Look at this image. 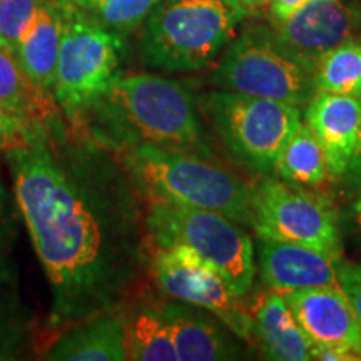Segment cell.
I'll list each match as a JSON object with an SVG mask.
<instances>
[{"mask_svg":"<svg viewBox=\"0 0 361 361\" xmlns=\"http://www.w3.org/2000/svg\"><path fill=\"white\" fill-rule=\"evenodd\" d=\"M305 123L322 144L329 178L343 179L358 141L361 97L316 90L306 104Z\"/></svg>","mask_w":361,"mask_h":361,"instance_id":"obj_15","label":"cell"},{"mask_svg":"<svg viewBox=\"0 0 361 361\" xmlns=\"http://www.w3.org/2000/svg\"><path fill=\"white\" fill-rule=\"evenodd\" d=\"M6 157L51 288L49 331L59 336L128 303L146 261L147 231L141 192L121 157L62 114L30 126Z\"/></svg>","mask_w":361,"mask_h":361,"instance_id":"obj_1","label":"cell"},{"mask_svg":"<svg viewBox=\"0 0 361 361\" xmlns=\"http://www.w3.org/2000/svg\"><path fill=\"white\" fill-rule=\"evenodd\" d=\"M283 298L311 348L343 350L361 360V324L340 288L288 291Z\"/></svg>","mask_w":361,"mask_h":361,"instance_id":"obj_13","label":"cell"},{"mask_svg":"<svg viewBox=\"0 0 361 361\" xmlns=\"http://www.w3.org/2000/svg\"><path fill=\"white\" fill-rule=\"evenodd\" d=\"M123 316L124 341L128 360L134 361H176L173 336L162 316L161 305L146 300L133 301L119 308Z\"/></svg>","mask_w":361,"mask_h":361,"instance_id":"obj_20","label":"cell"},{"mask_svg":"<svg viewBox=\"0 0 361 361\" xmlns=\"http://www.w3.org/2000/svg\"><path fill=\"white\" fill-rule=\"evenodd\" d=\"M40 0H0V47L16 54Z\"/></svg>","mask_w":361,"mask_h":361,"instance_id":"obj_25","label":"cell"},{"mask_svg":"<svg viewBox=\"0 0 361 361\" xmlns=\"http://www.w3.org/2000/svg\"><path fill=\"white\" fill-rule=\"evenodd\" d=\"M259 274L271 291L279 295L311 288H340L338 263L322 251L258 236Z\"/></svg>","mask_w":361,"mask_h":361,"instance_id":"obj_14","label":"cell"},{"mask_svg":"<svg viewBox=\"0 0 361 361\" xmlns=\"http://www.w3.org/2000/svg\"><path fill=\"white\" fill-rule=\"evenodd\" d=\"M157 2L159 0H79L72 6L87 13L97 24L124 37L146 20Z\"/></svg>","mask_w":361,"mask_h":361,"instance_id":"obj_24","label":"cell"},{"mask_svg":"<svg viewBox=\"0 0 361 361\" xmlns=\"http://www.w3.org/2000/svg\"><path fill=\"white\" fill-rule=\"evenodd\" d=\"M223 90L303 107L314 94L313 74L274 44L268 29H250L233 39L213 72Z\"/></svg>","mask_w":361,"mask_h":361,"instance_id":"obj_8","label":"cell"},{"mask_svg":"<svg viewBox=\"0 0 361 361\" xmlns=\"http://www.w3.org/2000/svg\"><path fill=\"white\" fill-rule=\"evenodd\" d=\"M314 92L361 97V39H350L316 62Z\"/></svg>","mask_w":361,"mask_h":361,"instance_id":"obj_23","label":"cell"},{"mask_svg":"<svg viewBox=\"0 0 361 361\" xmlns=\"http://www.w3.org/2000/svg\"><path fill=\"white\" fill-rule=\"evenodd\" d=\"M17 213L0 179V361L29 358L35 350L37 328L24 293L17 263Z\"/></svg>","mask_w":361,"mask_h":361,"instance_id":"obj_11","label":"cell"},{"mask_svg":"<svg viewBox=\"0 0 361 361\" xmlns=\"http://www.w3.org/2000/svg\"><path fill=\"white\" fill-rule=\"evenodd\" d=\"M180 361H224L241 356L229 329L209 311L174 301L161 305Z\"/></svg>","mask_w":361,"mask_h":361,"instance_id":"obj_16","label":"cell"},{"mask_svg":"<svg viewBox=\"0 0 361 361\" xmlns=\"http://www.w3.org/2000/svg\"><path fill=\"white\" fill-rule=\"evenodd\" d=\"M247 16L241 0H159L139 40L147 67L192 72L213 64Z\"/></svg>","mask_w":361,"mask_h":361,"instance_id":"obj_4","label":"cell"},{"mask_svg":"<svg viewBox=\"0 0 361 361\" xmlns=\"http://www.w3.org/2000/svg\"><path fill=\"white\" fill-rule=\"evenodd\" d=\"M338 281L340 290L350 300L361 324V264L338 263Z\"/></svg>","mask_w":361,"mask_h":361,"instance_id":"obj_27","label":"cell"},{"mask_svg":"<svg viewBox=\"0 0 361 361\" xmlns=\"http://www.w3.org/2000/svg\"><path fill=\"white\" fill-rule=\"evenodd\" d=\"M66 2H69V4H75V2H79V0H66Z\"/></svg>","mask_w":361,"mask_h":361,"instance_id":"obj_32","label":"cell"},{"mask_svg":"<svg viewBox=\"0 0 361 361\" xmlns=\"http://www.w3.org/2000/svg\"><path fill=\"white\" fill-rule=\"evenodd\" d=\"M252 335L268 360H313L311 343L293 316L283 295L271 291L252 311Z\"/></svg>","mask_w":361,"mask_h":361,"instance_id":"obj_19","label":"cell"},{"mask_svg":"<svg viewBox=\"0 0 361 361\" xmlns=\"http://www.w3.org/2000/svg\"><path fill=\"white\" fill-rule=\"evenodd\" d=\"M343 179L346 180V184L351 189H360L361 188V124H360V133H358V141H356V147L351 161L348 164Z\"/></svg>","mask_w":361,"mask_h":361,"instance_id":"obj_29","label":"cell"},{"mask_svg":"<svg viewBox=\"0 0 361 361\" xmlns=\"http://www.w3.org/2000/svg\"><path fill=\"white\" fill-rule=\"evenodd\" d=\"M72 128L117 154L147 142L214 159L191 92L162 75L121 74Z\"/></svg>","mask_w":361,"mask_h":361,"instance_id":"obj_2","label":"cell"},{"mask_svg":"<svg viewBox=\"0 0 361 361\" xmlns=\"http://www.w3.org/2000/svg\"><path fill=\"white\" fill-rule=\"evenodd\" d=\"M49 361L128 360L121 311H111L67 328L45 351Z\"/></svg>","mask_w":361,"mask_h":361,"instance_id":"obj_17","label":"cell"},{"mask_svg":"<svg viewBox=\"0 0 361 361\" xmlns=\"http://www.w3.org/2000/svg\"><path fill=\"white\" fill-rule=\"evenodd\" d=\"M117 156L147 201L214 211L252 228L251 186L214 159L147 142L126 149Z\"/></svg>","mask_w":361,"mask_h":361,"instance_id":"obj_3","label":"cell"},{"mask_svg":"<svg viewBox=\"0 0 361 361\" xmlns=\"http://www.w3.org/2000/svg\"><path fill=\"white\" fill-rule=\"evenodd\" d=\"M311 0H271L269 2V12H271V20H284L300 11L301 7Z\"/></svg>","mask_w":361,"mask_h":361,"instance_id":"obj_28","label":"cell"},{"mask_svg":"<svg viewBox=\"0 0 361 361\" xmlns=\"http://www.w3.org/2000/svg\"><path fill=\"white\" fill-rule=\"evenodd\" d=\"M64 8L61 0H40L32 22L22 35L16 56L32 82L54 96Z\"/></svg>","mask_w":361,"mask_h":361,"instance_id":"obj_18","label":"cell"},{"mask_svg":"<svg viewBox=\"0 0 361 361\" xmlns=\"http://www.w3.org/2000/svg\"><path fill=\"white\" fill-rule=\"evenodd\" d=\"M251 189L252 229L258 236L296 243L341 259V226L329 202L268 178Z\"/></svg>","mask_w":361,"mask_h":361,"instance_id":"obj_9","label":"cell"},{"mask_svg":"<svg viewBox=\"0 0 361 361\" xmlns=\"http://www.w3.org/2000/svg\"><path fill=\"white\" fill-rule=\"evenodd\" d=\"M0 102L32 124L62 114L54 96L40 90L16 54L4 47H0Z\"/></svg>","mask_w":361,"mask_h":361,"instance_id":"obj_21","label":"cell"},{"mask_svg":"<svg viewBox=\"0 0 361 361\" xmlns=\"http://www.w3.org/2000/svg\"><path fill=\"white\" fill-rule=\"evenodd\" d=\"M274 173L296 186H322L326 180L328 168L323 147L306 123H301L284 144Z\"/></svg>","mask_w":361,"mask_h":361,"instance_id":"obj_22","label":"cell"},{"mask_svg":"<svg viewBox=\"0 0 361 361\" xmlns=\"http://www.w3.org/2000/svg\"><path fill=\"white\" fill-rule=\"evenodd\" d=\"M360 17L341 0H311L284 20H271L274 44L313 74L324 54L355 37Z\"/></svg>","mask_w":361,"mask_h":361,"instance_id":"obj_12","label":"cell"},{"mask_svg":"<svg viewBox=\"0 0 361 361\" xmlns=\"http://www.w3.org/2000/svg\"><path fill=\"white\" fill-rule=\"evenodd\" d=\"M346 226H348L351 236L358 245H361V188L358 189V196L355 197L348 207L346 214Z\"/></svg>","mask_w":361,"mask_h":361,"instance_id":"obj_30","label":"cell"},{"mask_svg":"<svg viewBox=\"0 0 361 361\" xmlns=\"http://www.w3.org/2000/svg\"><path fill=\"white\" fill-rule=\"evenodd\" d=\"M30 126L32 123L0 102V152H7L8 149L22 144Z\"/></svg>","mask_w":361,"mask_h":361,"instance_id":"obj_26","label":"cell"},{"mask_svg":"<svg viewBox=\"0 0 361 361\" xmlns=\"http://www.w3.org/2000/svg\"><path fill=\"white\" fill-rule=\"evenodd\" d=\"M61 2L64 25L54 99L67 123L75 126L121 75L124 37L97 24L72 4Z\"/></svg>","mask_w":361,"mask_h":361,"instance_id":"obj_6","label":"cell"},{"mask_svg":"<svg viewBox=\"0 0 361 361\" xmlns=\"http://www.w3.org/2000/svg\"><path fill=\"white\" fill-rule=\"evenodd\" d=\"M156 286L173 298L213 313L241 340L252 338V313L226 279L188 247L157 250L151 259Z\"/></svg>","mask_w":361,"mask_h":361,"instance_id":"obj_10","label":"cell"},{"mask_svg":"<svg viewBox=\"0 0 361 361\" xmlns=\"http://www.w3.org/2000/svg\"><path fill=\"white\" fill-rule=\"evenodd\" d=\"M149 241L156 250L188 247L218 271L238 296L255 281V245L241 224L214 211L147 201L144 213Z\"/></svg>","mask_w":361,"mask_h":361,"instance_id":"obj_5","label":"cell"},{"mask_svg":"<svg viewBox=\"0 0 361 361\" xmlns=\"http://www.w3.org/2000/svg\"><path fill=\"white\" fill-rule=\"evenodd\" d=\"M204 111L231 156L261 176L274 173L284 144L303 123L301 107L233 90L202 99Z\"/></svg>","mask_w":361,"mask_h":361,"instance_id":"obj_7","label":"cell"},{"mask_svg":"<svg viewBox=\"0 0 361 361\" xmlns=\"http://www.w3.org/2000/svg\"><path fill=\"white\" fill-rule=\"evenodd\" d=\"M271 0H241V4L245 6L247 11H251V8H263L266 6H269Z\"/></svg>","mask_w":361,"mask_h":361,"instance_id":"obj_31","label":"cell"}]
</instances>
